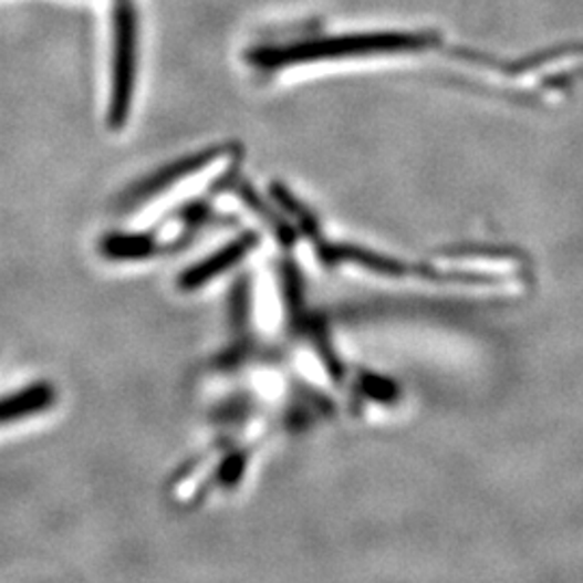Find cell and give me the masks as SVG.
Listing matches in <instances>:
<instances>
[{"label":"cell","instance_id":"6da1fadb","mask_svg":"<svg viewBox=\"0 0 583 583\" xmlns=\"http://www.w3.org/2000/svg\"><path fill=\"white\" fill-rule=\"evenodd\" d=\"M439 44L435 33H360L340 38H320L296 44L264 45L249 54L258 70H281L299 63L324 59L365 56V54H394V52H421Z\"/></svg>","mask_w":583,"mask_h":583},{"label":"cell","instance_id":"7a4b0ae2","mask_svg":"<svg viewBox=\"0 0 583 583\" xmlns=\"http://www.w3.org/2000/svg\"><path fill=\"white\" fill-rule=\"evenodd\" d=\"M115 52H113V90L108 106V126L119 131L126 126L133 104L136 79V44L138 18L133 0H117L113 13Z\"/></svg>","mask_w":583,"mask_h":583},{"label":"cell","instance_id":"3957f363","mask_svg":"<svg viewBox=\"0 0 583 583\" xmlns=\"http://www.w3.org/2000/svg\"><path fill=\"white\" fill-rule=\"evenodd\" d=\"M256 247V233H247V236H240L236 242L227 244L221 251H217L212 258L199 262L197 267L188 270L184 277H181V288L186 290H195V288H201L206 283H210L212 279H217L223 270L236 267L251 249Z\"/></svg>","mask_w":583,"mask_h":583},{"label":"cell","instance_id":"277c9868","mask_svg":"<svg viewBox=\"0 0 583 583\" xmlns=\"http://www.w3.org/2000/svg\"><path fill=\"white\" fill-rule=\"evenodd\" d=\"M52 404H54V389L48 383L29 385L27 389L0 398V424H11L44 413Z\"/></svg>","mask_w":583,"mask_h":583}]
</instances>
